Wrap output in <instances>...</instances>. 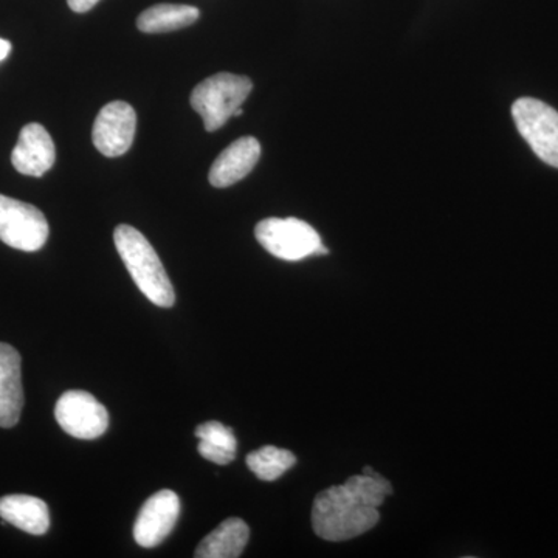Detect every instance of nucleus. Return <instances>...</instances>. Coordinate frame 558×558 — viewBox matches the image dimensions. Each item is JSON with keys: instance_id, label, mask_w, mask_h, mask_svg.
<instances>
[{"instance_id": "6e6552de", "label": "nucleus", "mask_w": 558, "mask_h": 558, "mask_svg": "<svg viewBox=\"0 0 558 558\" xmlns=\"http://www.w3.org/2000/svg\"><path fill=\"white\" fill-rule=\"evenodd\" d=\"M137 131V113L124 101H112L98 113L92 131L95 148L106 157H120L131 149Z\"/></svg>"}, {"instance_id": "20e7f679", "label": "nucleus", "mask_w": 558, "mask_h": 558, "mask_svg": "<svg viewBox=\"0 0 558 558\" xmlns=\"http://www.w3.org/2000/svg\"><path fill=\"white\" fill-rule=\"evenodd\" d=\"M255 236L270 255L284 260H301L317 255L323 245L314 227L296 218L260 220Z\"/></svg>"}, {"instance_id": "2eb2a0df", "label": "nucleus", "mask_w": 558, "mask_h": 558, "mask_svg": "<svg viewBox=\"0 0 558 558\" xmlns=\"http://www.w3.org/2000/svg\"><path fill=\"white\" fill-rule=\"evenodd\" d=\"M201 11L196 7L171 5L160 3L143 11L137 20V27L143 33H167L189 27L199 20Z\"/></svg>"}, {"instance_id": "f8f14e48", "label": "nucleus", "mask_w": 558, "mask_h": 558, "mask_svg": "<svg viewBox=\"0 0 558 558\" xmlns=\"http://www.w3.org/2000/svg\"><path fill=\"white\" fill-rule=\"evenodd\" d=\"M21 355L13 347L0 343V427L11 428L20 422L24 409Z\"/></svg>"}, {"instance_id": "4468645a", "label": "nucleus", "mask_w": 558, "mask_h": 558, "mask_svg": "<svg viewBox=\"0 0 558 558\" xmlns=\"http://www.w3.org/2000/svg\"><path fill=\"white\" fill-rule=\"evenodd\" d=\"M250 529L244 520L229 519L220 523L211 534L202 539L194 557L238 558L247 546Z\"/></svg>"}, {"instance_id": "0eeeda50", "label": "nucleus", "mask_w": 558, "mask_h": 558, "mask_svg": "<svg viewBox=\"0 0 558 558\" xmlns=\"http://www.w3.org/2000/svg\"><path fill=\"white\" fill-rule=\"evenodd\" d=\"M54 417L68 435L76 439L100 438L109 427V413L90 392L72 389L54 407Z\"/></svg>"}, {"instance_id": "9d476101", "label": "nucleus", "mask_w": 558, "mask_h": 558, "mask_svg": "<svg viewBox=\"0 0 558 558\" xmlns=\"http://www.w3.org/2000/svg\"><path fill=\"white\" fill-rule=\"evenodd\" d=\"M57 159L53 140L43 124L31 123L22 128L17 145L11 153L14 170L31 178H40L51 170Z\"/></svg>"}, {"instance_id": "dca6fc26", "label": "nucleus", "mask_w": 558, "mask_h": 558, "mask_svg": "<svg viewBox=\"0 0 558 558\" xmlns=\"http://www.w3.org/2000/svg\"><path fill=\"white\" fill-rule=\"evenodd\" d=\"M196 436L201 439L199 453L208 461L227 465L236 458V436L220 422H205L196 428Z\"/></svg>"}, {"instance_id": "f3484780", "label": "nucleus", "mask_w": 558, "mask_h": 558, "mask_svg": "<svg viewBox=\"0 0 558 558\" xmlns=\"http://www.w3.org/2000/svg\"><path fill=\"white\" fill-rule=\"evenodd\" d=\"M296 464L292 451L266 446L252 451L247 457V468L263 481H277Z\"/></svg>"}, {"instance_id": "6ab92c4d", "label": "nucleus", "mask_w": 558, "mask_h": 558, "mask_svg": "<svg viewBox=\"0 0 558 558\" xmlns=\"http://www.w3.org/2000/svg\"><path fill=\"white\" fill-rule=\"evenodd\" d=\"M11 51V44L9 40L0 38V62L5 60L7 57H9Z\"/></svg>"}, {"instance_id": "1a4fd4ad", "label": "nucleus", "mask_w": 558, "mask_h": 558, "mask_svg": "<svg viewBox=\"0 0 558 558\" xmlns=\"http://www.w3.org/2000/svg\"><path fill=\"white\" fill-rule=\"evenodd\" d=\"M180 513V499L168 488L146 499L134 524V538L142 548H156L171 534Z\"/></svg>"}, {"instance_id": "7ed1b4c3", "label": "nucleus", "mask_w": 558, "mask_h": 558, "mask_svg": "<svg viewBox=\"0 0 558 558\" xmlns=\"http://www.w3.org/2000/svg\"><path fill=\"white\" fill-rule=\"evenodd\" d=\"M252 87L247 76L218 73L194 87L191 106L204 120L205 130L218 131L242 108Z\"/></svg>"}, {"instance_id": "9b49d317", "label": "nucleus", "mask_w": 558, "mask_h": 558, "mask_svg": "<svg viewBox=\"0 0 558 558\" xmlns=\"http://www.w3.org/2000/svg\"><path fill=\"white\" fill-rule=\"evenodd\" d=\"M260 157L258 140L242 137L231 143L229 148L219 154L209 170L208 179L215 189H227L247 178Z\"/></svg>"}, {"instance_id": "f03ea898", "label": "nucleus", "mask_w": 558, "mask_h": 558, "mask_svg": "<svg viewBox=\"0 0 558 558\" xmlns=\"http://www.w3.org/2000/svg\"><path fill=\"white\" fill-rule=\"evenodd\" d=\"M113 241L124 266L143 295L156 306H174V288L150 242L131 226L117 227Z\"/></svg>"}, {"instance_id": "f257e3e1", "label": "nucleus", "mask_w": 558, "mask_h": 558, "mask_svg": "<svg viewBox=\"0 0 558 558\" xmlns=\"http://www.w3.org/2000/svg\"><path fill=\"white\" fill-rule=\"evenodd\" d=\"M391 484L384 476L355 475L341 486L326 488L312 508V526L319 538L344 542L371 531L380 520L379 508Z\"/></svg>"}, {"instance_id": "423d86ee", "label": "nucleus", "mask_w": 558, "mask_h": 558, "mask_svg": "<svg viewBox=\"0 0 558 558\" xmlns=\"http://www.w3.org/2000/svg\"><path fill=\"white\" fill-rule=\"evenodd\" d=\"M50 229L40 209L0 194V241L21 252H38Z\"/></svg>"}, {"instance_id": "39448f33", "label": "nucleus", "mask_w": 558, "mask_h": 558, "mask_svg": "<svg viewBox=\"0 0 558 558\" xmlns=\"http://www.w3.org/2000/svg\"><path fill=\"white\" fill-rule=\"evenodd\" d=\"M512 117L521 137L526 140L539 160L558 168V112L535 98L513 102Z\"/></svg>"}, {"instance_id": "a211bd4d", "label": "nucleus", "mask_w": 558, "mask_h": 558, "mask_svg": "<svg viewBox=\"0 0 558 558\" xmlns=\"http://www.w3.org/2000/svg\"><path fill=\"white\" fill-rule=\"evenodd\" d=\"M100 0H68L70 10L75 11V13H86L94 9Z\"/></svg>"}, {"instance_id": "ddd939ff", "label": "nucleus", "mask_w": 558, "mask_h": 558, "mask_svg": "<svg viewBox=\"0 0 558 558\" xmlns=\"http://www.w3.org/2000/svg\"><path fill=\"white\" fill-rule=\"evenodd\" d=\"M0 519L32 535L47 534L50 527L49 506L31 495L0 498Z\"/></svg>"}]
</instances>
